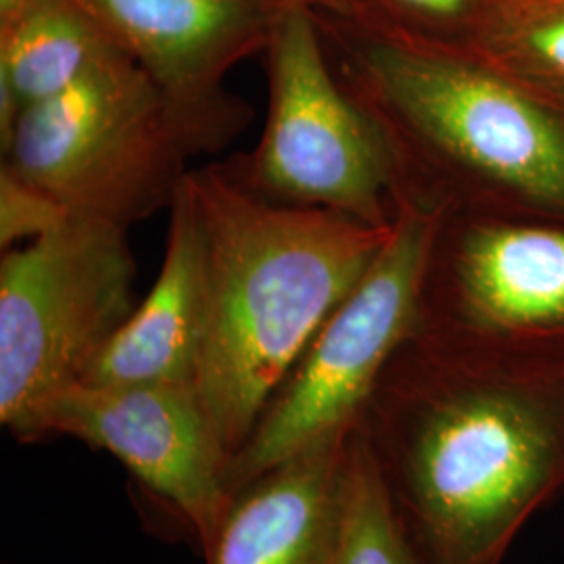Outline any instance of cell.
Returning a JSON list of instances; mask_svg holds the SVG:
<instances>
[{"label": "cell", "instance_id": "obj_1", "mask_svg": "<svg viewBox=\"0 0 564 564\" xmlns=\"http://www.w3.org/2000/svg\"><path fill=\"white\" fill-rule=\"evenodd\" d=\"M410 564H502L564 489V368L416 330L358 423Z\"/></svg>", "mask_w": 564, "mask_h": 564}, {"label": "cell", "instance_id": "obj_2", "mask_svg": "<svg viewBox=\"0 0 564 564\" xmlns=\"http://www.w3.org/2000/svg\"><path fill=\"white\" fill-rule=\"evenodd\" d=\"M203 249L197 391L230 460L391 237L337 212L272 203L223 163L188 170Z\"/></svg>", "mask_w": 564, "mask_h": 564}, {"label": "cell", "instance_id": "obj_3", "mask_svg": "<svg viewBox=\"0 0 564 564\" xmlns=\"http://www.w3.org/2000/svg\"><path fill=\"white\" fill-rule=\"evenodd\" d=\"M314 21L343 90L383 139L393 202L564 224V113L484 59Z\"/></svg>", "mask_w": 564, "mask_h": 564}, {"label": "cell", "instance_id": "obj_4", "mask_svg": "<svg viewBox=\"0 0 564 564\" xmlns=\"http://www.w3.org/2000/svg\"><path fill=\"white\" fill-rule=\"evenodd\" d=\"M202 139L128 53L21 113L2 163L69 214L130 228L170 209Z\"/></svg>", "mask_w": 564, "mask_h": 564}, {"label": "cell", "instance_id": "obj_5", "mask_svg": "<svg viewBox=\"0 0 564 564\" xmlns=\"http://www.w3.org/2000/svg\"><path fill=\"white\" fill-rule=\"evenodd\" d=\"M128 228L69 214L0 260V423L41 442L48 408L134 314Z\"/></svg>", "mask_w": 564, "mask_h": 564}, {"label": "cell", "instance_id": "obj_6", "mask_svg": "<svg viewBox=\"0 0 564 564\" xmlns=\"http://www.w3.org/2000/svg\"><path fill=\"white\" fill-rule=\"evenodd\" d=\"M391 237L330 314L226 468L235 496L268 468L362 419L384 366L419 328L424 268L442 212L395 199Z\"/></svg>", "mask_w": 564, "mask_h": 564}, {"label": "cell", "instance_id": "obj_7", "mask_svg": "<svg viewBox=\"0 0 564 564\" xmlns=\"http://www.w3.org/2000/svg\"><path fill=\"white\" fill-rule=\"evenodd\" d=\"M268 120L260 144L223 163L253 195L318 207L389 228L393 172L383 139L337 80L318 25L302 2L284 11L268 48Z\"/></svg>", "mask_w": 564, "mask_h": 564}, {"label": "cell", "instance_id": "obj_8", "mask_svg": "<svg viewBox=\"0 0 564 564\" xmlns=\"http://www.w3.org/2000/svg\"><path fill=\"white\" fill-rule=\"evenodd\" d=\"M416 330L564 368V224L444 218L424 268Z\"/></svg>", "mask_w": 564, "mask_h": 564}, {"label": "cell", "instance_id": "obj_9", "mask_svg": "<svg viewBox=\"0 0 564 564\" xmlns=\"http://www.w3.org/2000/svg\"><path fill=\"white\" fill-rule=\"evenodd\" d=\"M67 435L113 454L174 506L205 554L232 496L228 458L195 384H74L46 412L42 440Z\"/></svg>", "mask_w": 564, "mask_h": 564}, {"label": "cell", "instance_id": "obj_10", "mask_svg": "<svg viewBox=\"0 0 564 564\" xmlns=\"http://www.w3.org/2000/svg\"><path fill=\"white\" fill-rule=\"evenodd\" d=\"M160 86L205 153L247 126L251 107L224 90L241 61L263 53L293 0H78Z\"/></svg>", "mask_w": 564, "mask_h": 564}, {"label": "cell", "instance_id": "obj_11", "mask_svg": "<svg viewBox=\"0 0 564 564\" xmlns=\"http://www.w3.org/2000/svg\"><path fill=\"white\" fill-rule=\"evenodd\" d=\"M351 431L305 445L239 489L207 564H335Z\"/></svg>", "mask_w": 564, "mask_h": 564}, {"label": "cell", "instance_id": "obj_12", "mask_svg": "<svg viewBox=\"0 0 564 564\" xmlns=\"http://www.w3.org/2000/svg\"><path fill=\"white\" fill-rule=\"evenodd\" d=\"M202 337V232L195 205L182 181L170 207L162 270L128 323L90 364L80 384L197 387Z\"/></svg>", "mask_w": 564, "mask_h": 564}, {"label": "cell", "instance_id": "obj_13", "mask_svg": "<svg viewBox=\"0 0 564 564\" xmlns=\"http://www.w3.org/2000/svg\"><path fill=\"white\" fill-rule=\"evenodd\" d=\"M120 53L78 0H36L0 20V147L28 109L51 101Z\"/></svg>", "mask_w": 564, "mask_h": 564}, {"label": "cell", "instance_id": "obj_14", "mask_svg": "<svg viewBox=\"0 0 564 564\" xmlns=\"http://www.w3.org/2000/svg\"><path fill=\"white\" fill-rule=\"evenodd\" d=\"M318 20L408 48L481 57L502 0H297Z\"/></svg>", "mask_w": 564, "mask_h": 564}, {"label": "cell", "instance_id": "obj_15", "mask_svg": "<svg viewBox=\"0 0 564 564\" xmlns=\"http://www.w3.org/2000/svg\"><path fill=\"white\" fill-rule=\"evenodd\" d=\"M479 59L564 113V0H502Z\"/></svg>", "mask_w": 564, "mask_h": 564}, {"label": "cell", "instance_id": "obj_16", "mask_svg": "<svg viewBox=\"0 0 564 564\" xmlns=\"http://www.w3.org/2000/svg\"><path fill=\"white\" fill-rule=\"evenodd\" d=\"M335 564H410L379 470L358 424L349 435L345 519Z\"/></svg>", "mask_w": 564, "mask_h": 564}, {"label": "cell", "instance_id": "obj_17", "mask_svg": "<svg viewBox=\"0 0 564 564\" xmlns=\"http://www.w3.org/2000/svg\"><path fill=\"white\" fill-rule=\"evenodd\" d=\"M69 212L32 182L0 163V247L15 249L63 223Z\"/></svg>", "mask_w": 564, "mask_h": 564}, {"label": "cell", "instance_id": "obj_18", "mask_svg": "<svg viewBox=\"0 0 564 564\" xmlns=\"http://www.w3.org/2000/svg\"><path fill=\"white\" fill-rule=\"evenodd\" d=\"M32 2H36V0H0V20L13 15L15 11H20V9L32 4Z\"/></svg>", "mask_w": 564, "mask_h": 564}]
</instances>
